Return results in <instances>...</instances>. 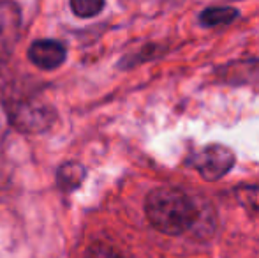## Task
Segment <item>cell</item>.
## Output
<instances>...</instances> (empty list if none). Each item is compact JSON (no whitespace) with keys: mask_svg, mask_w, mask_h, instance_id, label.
<instances>
[{"mask_svg":"<svg viewBox=\"0 0 259 258\" xmlns=\"http://www.w3.org/2000/svg\"><path fill=\"white\" fill-rule=\"evenodd\" d=\"M145 214L155 230L166 235H182L198 219V207L180 188H154L145 198Z\"/></svg>","mask_w":259,"mask_h":258,"instance_id":"cell-1","label":"cell"},{"mask_svg":"<svg viewBox=\"0 0 259 258\" xmlns=\"http://www.w3.org/2000/svg\"><path fill=\"white\" fill-rule=\"evenodd\" d=\"M236 163L235 152L222 143H210L199 149L189 158V165L205 179L206 182L221 180L228 175Z\"/></svg>","mask_w":259,"mask_h":258,"instance_id":"cell-2","label":"cell"},{"mask_svg":"<svg viewBox=\"0 0 259 258\" xmlns=\"http://www.w3.org/2000/svg\"><path fill=\"white\" fill-rule=\"evenodd\" d=\"M9 122L25 133H41L50 129L55 121V110L35 99H20L7 106Z\"/></svg>","mask_w":259,"mask_h":258,"instance_id":"cell-3","label":"cell"},{"mask_svg":"<svg viewBox=\"0 0 259 258\" xmlns=\"http://www.w3.org/2000/svg\"><path fill=\"white\" fill-rule=\"evenodd\" d=\"M21 32V9L14 2H0V67L13 55Z\"/></svg>","mask_w":259,"mask_h":258,"instance_id":"cell-4","label":"cell"},{"mask_svg":"<svg viewBox=\"0 0 259 258\" xmlns=\"http://www.w3.org/2000/svg\"><path fill=\"white\" fill-rule=\"evenodd\" d=\"M28 60L42 71L58 69L67 59V48L57 39H37L28 46Z\"/></svg>","mask_w":259,"mask_h":258,"instance_id":"cell-5","label":"cell"},{"mask_svg":"<svg viewBox=\"0 0 259 258\" xmlns=\"http://www.w3.org/2000/svg\"><path fill=\"white\" fill-rule=\"evenodd\" d=\"M87 177V170L78 161H67L64 165L58 166L57 170V186L64 193H71V191L78 190L83 184Z\"/></svg>","mask_w":259,"mask_h":258,"instance_id":"cell-6","label":"cell"},{"mask_svg":"<svg viewBox=\"0 0 259 258\" xmlns=\"http://www.w3.org/2000/svg\"><path fill=\"white\" fill-rule=\"evenodd\" d=\"M240 16L238 9L231 6H210L199 13V23L206 28L229 25Z\"/></svg>","mask_w":259,"mask_h":258,"instance_id":"cell-7","label":"cell"},{"mask_svg":"<svg viewBox=\"0 0 259 258\" xmlns=\"http://www.w3.org/2000/svg\"><path fill=\"white\" fill-rule=\"evenodd\" d=\"M71 11L78 18H94L106 7L103 0H71Z\"/></svg>","mask_w":259,"mask_h":258,"instance_id":"cell-8","label":"cell"},{"mask_svg":"<svg viewBox=\"0 0 259 258\" xmlns=\"http://www.w3.org/2000/svg\"><path fill=\"white\" fill-rule=\"evenodd\" d=\"M85 258H122L120 251L106 241H96L89 246L85 253Z\"/></svg>","mask_w":259,"mask_h":258,"instance_id":"cell-9","label":"cell"}]
</instances>
